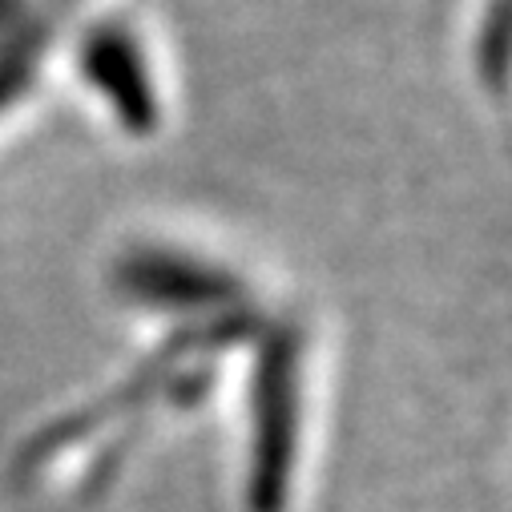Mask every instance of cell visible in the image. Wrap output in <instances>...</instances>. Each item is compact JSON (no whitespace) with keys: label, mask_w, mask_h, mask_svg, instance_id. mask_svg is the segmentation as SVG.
Instances as JSON below:
<instances>
[{"label":"cell","mask_w":512,"mask_h":512,"mask_svg":"<svg viewBox=\"0 0 512 512\" xmlns=\"http://www.w3.org/2000/svg\"><path fill=\"white\" fill-rule=\"evenodd\" d=\"M73 9L77 0H37V5H25V17L17 21V29L0 41V113L13 109L21 93L33 89L57 29Z\"/></svg>","instance_id":"4"},{"label":"cell","mask_w":512,"mask_h":512,"mask_svg":"<svg viewBox=\"0 0 512 512\" xmlns=\"http://www.w3.org/2000/svg\"><path fill=\"white\" fill-rule=\"evenodd\" d=\"M303 404V339L291 323L263 335L254 367V444H250V508L279 512L291 492Z\"/></svg>","instance_id":"1"},{"label":"cell","mask_w":512,"mask_h":512,"mask_svg":"<svg viewBox=\"0 0 512 512\" xmlns=\"http://www.w3.org/2000/svg\"><path fill=\"white\" fill-rule=\"evenodd\" d=\"M113 287L146 311H222L230 315L242 287L230 271L170 246H138L113 267Z\"/></svg>","instance_id":"2"},{"label":"cell","mask_w":512,"mask_h":512,"mask_svg":"<svg viewBox=\"0 0 512 512\" xmlns=\"http://www.w3.org/2000/svg\"><path fill=\"white\" fill-rule=\"evenodd\" d=\"M21 17H25V0H0V41L17 29Z\"/></svg>","instance_id":"6"},{"label":"cell","mask_w":512,"mask_h":512,"mask_svg":"<svg viewBox=\"0 0 512 512\" xmlns=\"http://www.w3.org/2000/svg\"><path fill=\"white\" fill-rule=\"evenodd\" d=\"M476 61H480V73L488 77V85L500 89V81H504V0H492V13L476 41Z\"/></svg>","instance_id":"5"},{"label":"cell","mask_w":512,"mask_h":512,"mask_svg":"<svg viewBox=\"0 0 512 512\" xmlns=\"http://www.w3.org/2000/svg\"><path fill=\"white\" fill-rule=\"evenodd\" d=\"M77 69L109 101L113 117L130 134L146 138L158 130L162 101H158V89L150 77V61L130 25H121V21L89 25L77 45Z\"/></svg>","instance_id":"3"}]
</instances>
